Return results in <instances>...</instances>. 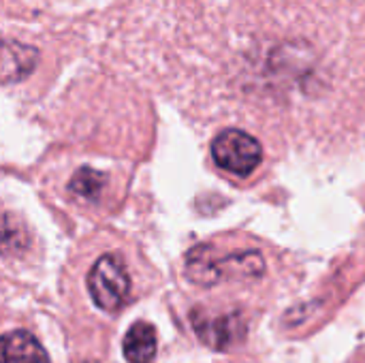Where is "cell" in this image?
<instances>
[{"label":"cell","mask_w":365,"mask_h":363,"mask_svg":"<svg viewBox=\"0 0 365 363\" xmlns=\"http://www.w3.org/2000/svg\"><path fill=\"white\" fill-rule=\"evenodd\" d=\"M88 291L92 295V302L101 310L105 312L120 310L130 293V278L122 257L118 255L101 257L88 274Z\"/></svg>","instance_id":"1"},{"label":"cell","mask_w":365,"mask_h":363,"mask_svg":"<svg viewBox=\"0 0 365 363\" xmlns=\"http://www.w3.org/2000/svg\"><path fill=\"white\" fill-rule=\"evenodd\" d=\"M212 156L216 165L225 171L240 178H248L261 165L263 148L252 135L240 128H227L214 139Z\"/></svg>","instance_id":"2"},{"label":"cell","mask_w":365,"mask_h":363,"mask_svg":"<svg viewBox=\"0 0 365 363\" xmlns=\"http://www.w3.org/2000/svg\"><path fill=\"white\" fill-rule=\"evenodd\" d=\"M192 325L199 340L216 351H227L240 344L246 336V321L240 312H229L220 317H205L195 312Z\"/></svg>","instance_id":"3"},{"label":"cell","mask_w":365,"mask_h":363,"mask_svg":"<svg viewBox=\"0 0 365 363\" xmlns=\"http://www.w3.org/2000/svg\"><path fill=\"white\" fill-rule=\"evenodd\" d=\"M265 270V263L261 255L257 252H242V255H229L222 261L210 265L203 263L201 267H190V278L201 285H216L220 280L229 278H259Z\"/></svg>","instance_id":"4"},{"label":"cell","mask_w":365,"mask_h":363,"mask_svg":"<svg viewBox=\"0 0 365 363\" xmlns=\"http://www.w3.org/2000/svg\"><path fill=\"white\" fill-rule=\"evenodd\" d=\"M2 363H49V357L32 334L15 329L2 338Z\"/></svg>","instance_id":"5"},{"label":"cell","mask_w":365,"mask_h":363,"mask_svg":"<svg viewBox=\"0 0 365 363\" xmlns=\"http://www.w3.org/2000/svg\"><path fill=\"white\" fill-rule=\"evenodd\" d=\"M122 353L128 363H150L156 357V329L148 321L135 323L124 340H122Z\"/></svg>","instance_id":"6"},{"label":"cell","mask_w":365,"mask_h":363,"mask_svg":"<svg viewBox=\"0 0 365 363\" xmlns=\"http://www.w3.org/2000/svg\"><path fill=\"white\" fill-rule=\"evenodd\" d=\"M105 182L107 178L101 173V171H94V169H79L73 180H71V190L77 195V197H83V199H98L101 190L105 188Z\"/></svg>","instance_id":"7"}]
</instances>
